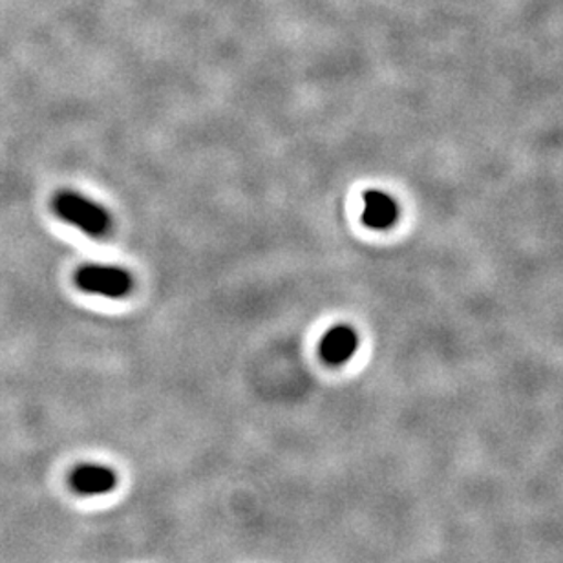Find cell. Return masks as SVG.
I'll list each match as a JSON object with an SVG mask.
<instances>
[{
	"mask_svg": "<svg viewBox=\"0 0 563 563\" xmlns=\"http://www.w3.org/2000/svg\"><path fill=\"white\" fill-rule=\"evenodd\" d=\"M71 490L81 496H99L114 490L118 485V476L110 466L103 465H79L70 474Z\"/></svg>",
	"mask_w": 563,
	"mask_h": 563,
	"instance_id": "3",
	"label": "cell"
},
{
	"mask_svg": "<svg viewBox=\"0 0 563 563\" xmlns=\"http://www.w3.org/2000/svg\"><path fill=\"white\" fill-rule=\"evenodd\" d=\"M358 347L357 331L350 325L331 328L320 342V357L331 366H341L355 355Z\"/></svg>",
	"mask_w": 563,
	"mask_h": 563,
	"instance_id": "4",
	"label": "cell"
},
{
	"mask_svg": "<svg viewBox=\"0 0 563 563\" xmlns=\"http://www.w3.org/2000/svg\"><path fill=\"white\" fill-rule=\"evenodd\" d=\"M52 207L60 220L90 236H103L112 228V218L107 209L74 190H60L52 201Z\"/></svg>",
	"mask_w": 563,
	"mask_h": 563,
	"instance_id": "1",
	"label": "cell"
},
{
	"mask_svg": "<svg viewBox=\"0 0 563 563\" xmlns=\"http://www.w3.org/2000/svg\"><path fill=\"white\" fill-rule=\"evenodd\" d=\"M77 286L82 291L96 292L101 297L121 298L132 289V278L121 267L87 264L76 273Z\"/></svg>",
	"mask_w": 563,
	"mask_h": 563,
	"instance_id": "2",
	"label": "cell"
},
{
	"mask_svg": "<svg viewBox=\"0 0 563 563\" xmlns=\"http://www.w3.org/2000/svg\"><path fill=\"white\" fill-rule=\"evenodd\" d=\"M399 218V207L391 196L383 190L364 192L363 222L372 229H388Z\"/></svg>",
	"mask_w": 563,
	"mask_h": 563,
	"instance_id": "5",
	"label": "cell"
}]
</instances>
